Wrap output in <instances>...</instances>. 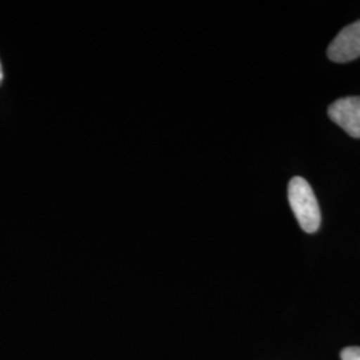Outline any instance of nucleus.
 Returning <instances> with one entry per match:
<instances>
[{"label":"nucleus","mask_w":360,"mask_h":360,"mask_svg":"<svg viewBox=\"0 0 360 360\" xmlns=\"http://www.w3.org/2000/svg\"><path fill=\"white\" fill-rule=\"evenodd\" d=\"M288 202L303 231L314 233L319 230L322 221L321 208L307 180L300 176L291 179L288 184Z\"/></svg>","instance_id":"1"},{"label":"nucleus","mask_w":360,"mask_h":360,"mask_svg":"<svg viewBox=\"0 0 360 360\" xmlns=\"http://www.w3.org/2000/svg\"><path fill=\"white\" fill-rule=\"evenodd\" d=\"M327 56L335 63H347L360 58V20L345 27L327 49Z\"/></svg>","instance_id":"2"},{"label":"nucleus","mask_w":360,"mask_h":360,"mask_svg":"<svg viewBox=\"0 0 360 360\" xmlns=\"http://www.w3.org/2000/svg\"><path fill=\"white\" fill-rule=\"evenodd\" d=\"M328 116L349 136L360 139V96H347L335 101L328 107Z\"/></svg>","instance_id":"3"},{"label":"nucleus","mask_w":360,"mask_h":360,"mask_svg":"<svg viewBox=\"0 0 360 360\" xmlns=\"http://www.w3.org/2000/svg\"><path fill=\"white\" fill-rule=\"evenodd\" d=\"M342 360H360V347H346L340 354Z\"/></svg>","instance_id":"4"},{"label":"nucleus","mask_w":360,"mask_h":360,"mask_svg":"<svg viewBox=\"0 0 360 360\" xmlns=\"http://www.w3.org/2000/svg\"><path fill=\"white\" fill-rule=\"evenodd\" d=\"M3 77H4V74H3V67H1V63H0V84L3 83Z\"/></svg>","instance_id":"5"}]
</instances>
